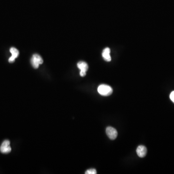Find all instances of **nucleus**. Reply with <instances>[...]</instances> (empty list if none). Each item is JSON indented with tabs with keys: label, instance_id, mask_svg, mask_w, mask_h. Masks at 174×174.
Masks as SVG:
<instances>
[{
	"label": "nucleus",
	"instance_id": "obj_9",
	"mask_svg": "<svg viewBox=\"0 0 174 174\" xmlns=\"http://www.w3.org/2000/svg\"><path fill=\"white\" fill-rule=\"evenodd\" d=\"M86 174H97V171L96 169L94 168L90 169L87 170L85 172Z\"/></svg>",
	"mask_w": 174,
	"mask_h": 174
},
{
	"label": "nucleus",
	"instance_id": "obj_3",
	"mask_svg": "<svg viewBox=\"0 0 174 174\" xmlns=\"http://www.w3.org/2000/svg\"><path fill=\"white\" fill-rule=\"evenodd\" d=\"M10 142L9 140H5L2 144L1 146L0 147V151L2 153H9L11 151Z\"/></svg>",
	"mask_w": 174,
	"mask_h": 174
},
{
	"label": "nucleus",
	"instance_id": "obj_1",
	"mask_svg": "<svg viewBox=\"0 0 174 174\" xmlns=\"http://www.w3.org/2000/svg\"><path fill=\"white\" fill-rule=\"evenodd\" d=\"M98 92L101 95L107 96L112 93L113 89L110 86L107 85L102 84L98 87Z\"/></svg>",
	"mask_w": 174,
	"mask_h": 174
},
{
	"label": "nucleus",
	"instance_id": "obj_6",
	"mask_svg": "<svg viewBox=\"0 0 174 174\" xmlns=\"http://www.w3.org/2000/svg\"><path fill=\"white\" fill-rule=\"evenodd\" d=\"M137 153L138 156L140 158H143L146 156L147 153V149L146 147L142 145L138 146L137 148Z\"/></svg>",
	"mask_w": 174,
	"mask_h": 174
},
{
	"label": "nucleus",
	"instance_id": "obj_4",
	"mask_svg": "<svg viewBox=\"0 0 174 174\" xmlns=\"http://www.w3.org/2000/svg\"><path fill=\"white\" fill-rule=\"evenodd\" d=\"M77 67L80 70V75L82 77H84L86 75V72L88 70V64L84 62H80L77 63Z\"/></svg>",
	"mask_w": 174,
	"mask_h": 174
},
{
	"label": "nucleus",
	"instance_id": "obj_8",
	"mask_svg": "<svg viewBox=\"0 0 174 174\" xmlns=\"http://www.w3.org/2000/svg\"><path fill=\"white\" fill-rule=\"evenodd\" d=\"M102 56L106 61L110 62L111 58L110 56V49L109 48H106L104 49L102 52Z\"/></svg>",
	"mask_w": 174,
	"mask_h": 174
},
{
	"label": "nucleus",
	"instance_id": "obj_7",
	"mask_svg": "<svg viewBox=\"0 0 174 174\" xmlns=\"http://www.w3.org/2000/svg\"><path fill=\"white\" fill-rule=\"evenodd\" d=\"M10 51L12 54V56L9 59V63H12L15 61L16 58L18 57L19 55V51L16 48H11L10 49Z\"/></svg>",
	"mask_w": 174,
	"mask_h": 174
},
{
	"label": "nucleus",
	"instance_id": "obj_2",
	"mask_svg": "<svg viewBox=\"0 0 174 174\" xmlns=\"http://www.w3.org/2000/svg\"><path fill=\"white\" fill-rule=\"evenodd\" d=\"M31 62L33 67L34 68L37 69L40 64L43 63V60L39 55L34 54L31 59Z\"/></svg>",
	"mask_w": 174,
	"mask_h": 174
},
{
	"label": "nucleus",
	"instance_id": "obj_5",
	"mask_svg": "<svg viewBox=\"0 0 174 174\" xmlns=\"http://www.w3.org/2000/svg\"><path fill=\"white\" fill-rule=\"evenodd\" d=\"M106 133L111 140H115L118 136V132L114 128L108 127L106 129Z\"/></svg>",
	"mask_w": 174,
	"mask_h": 174
},
{
	"label": "nucleus",
	"instance_id": "obj_10",
	"mask_svg": "<svg viewBox=\"0 0 174 174\" xmlns=\"http://www.w3.org/2000/svg\"><path fill=\"white\" fill-rule=\"evenodd\" d=\"M170 98L171 100L174 103V91L171 92L170 95Z\"/></svg>",
	"mask_w": 174,
	"mask_h": 174
}]
</instances>
